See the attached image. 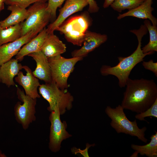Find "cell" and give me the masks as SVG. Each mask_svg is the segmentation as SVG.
Instances as JSON below:
<instances>
[{
  "mask_svg": "<svg viewBox=\"0 0 157 157\" xmlns=\"http://www.w3.org/2000/svg\"><path fill=\"white\" fill-rule=\"evenodd\" d=\"M121 105L139 113L150 107L157 99V86L153 80L128 78Z\"/></svg>",
  "mask_w": 157,
  "mask_h": 157,
  "instance_id": "cell-1",
  "label": "cell"
},
{
  "mask_svg": "<svg viewBox=\"0 0 157 157\" xmlns=\"http://www.w3.org/2000/svg\"><path fill=\"white\" fill-rule=\"evenodd\" d=\"M147 28L142 25L139 29L132 30L130 32L135 34L138 41V47L135 51L131 55L126 57H119L118 63L116 66L111 67L104 65L101 67L100 72L103 76L112 75L117 78L118 85L121 88L124 87L131 70L135 66L143 61L147 56L153 54L154 51H151L143 53L142 50L141 41L143 37L147 32Z\"/></svg>",
  "mask_w": 157,
  "mask_h": 157,
  "instance_id": "cell-2",
  "label": "cell"
},
{
  "mask_svg": "<svg viewBox=\"0 0 157 157\" xmlns=\"http://www.w3.org/2000/svg\"><path fill=\"white\" fill-rule=\"evenodd\" d=\"M124 109L120 105L114 108L107 106L105 112L111 119V126L118 133H122L136 136L139 140L147 143L148 140L145 137V133L147 127L144 126L140 129L136 119L133 121H130L126 117Z\"/></svg>",
  "mask_w": 157,
  "mask_h": 157,
  "instance_id": "cell-3",
  "label": "cell"
},
{
  "mask_svg": "<svg viewBox=\"0 0 157 157\" xmlns=\"http://www.w3.org/2000/svg\"><path fill=\"white\" fill-rule=\"evenodd\" d=\"M38 89L40 94L48 102L47 110L51 112L58 109L60 115L66 110H70L72 107L74 98L67 89L62 90L54 82L41 84Z\"/></svg>",
  "mask_w": 157,
  "mask_h": 157,
  "instance_id": "cell-4",
  "label": "cell"
},
{
  "mask_svg": "<svg viewBox=\"0 0 157 157\" xmlns=\"http://www.w3.org/2000/svg\"><path fill=\"white\" fill-rule=\"evenodd\" d=\"M91 21L85 13L74 16L65 20L56 30L64 35L67 40L74 45L81 46Z\"/></svg>",
  "mask_w": 157,
  "mask_h": 157,
  "instance_id": "cell-5",
  "label": "cell"
},
{
  "mask_svg": "<svg viewBox=\"0 0 157 157\" xmlns=\"http://www.w3.org/2000/svg\"><path fill=\"white\" fill-rule=\"evenodd\" d=\"M83 59L78 57L66 58L61 55L48 58L52 81L61 90L67 89L69 87L68 77L74 71L76 64Z\"/></svg>",
  "mask_w": 157,
  "mask_h": 157,
  "instance_id": "cell-6",
  "label": "cell"
},
{
  "mask_svg": "<svg viewBox=\"0 0 157 157\" xmlns=\"http://www.w3.org/2000/svg\"><path fill=\"white\" fill-rule=\"evenodd\" d=\"M47 2H36L27 10L28 16L20 23L21 36L31 31L39 33L45 27L51 18L47 9Z\"/></svg>",
  "mask_w": 157,
  "mask_h": 157,
  "instance_id": "cell-7",
  "label": "cell"
},
{
  "mask_svg": "<svg viewBox=\"0 0 157 157\" xmlns=\"http://www.w3.org/2000/svg\"><path fill=\"white\" fill-rule=\"evenodd\" d=\"M17 94L18 98L22 103L18 101L15 105V119L25 130L36 119L35 115L37 99H33L26 95L24 91L18 87L17 88Z\"/></svg>",
  "mask_w": 157,
  "mask_h": 157,
  "instance_id": "cell-8",
  "label": "cell"
},
{
  "mask_svg": "<svg viewBox=\"0 0 157 157\" xmlns=\"http://www.w3.org/2000/svg\"><path fill=\"white\" fill-rule=\"evenodd\" d=\"M58 109L51 112L49 120L51 123L49 148L52 152L58 151L62 141L72 136L66 131L67 124L65 121L62 122Z\"/></svg>",
  "mask_w": 157,
  "mask_h": 157,
  "instance_id": "cell-9",
  "label": "cell"
},
{
  "mask_svg": "<svg viewBox=\"0 0 157 157\" xmlns=\"http://www.w3.org/2000/svg\"><path fill=\"white\" fill-rule=\"evenodd\" d=\"M38 33L31 31L14 41L0 46V65L16 56L24 45Z\"/></svg>",
  "mask_w": 157,
  "mask_h": 157,
  "instance_id": "cell-10",
  "label": "cell"
},
{
  "mask_svg": "<svg viewBox=\"0 0 157 157\" xmlns=\"http://www.w3.org/2000/svg\"><path fill=\"white\" fill-rule=\"evenodd\" d=\"M88 5L87 0H66L63 6L59 10L57 18L47 28V33H53L69 16L81 11Z\"/></svg>",
  "mask_w": 157,
  "mask_h": 157,
  "instance_id": "cell-11",
  "label": "cell"
},
{
  "mask_svg": "<svg viewBox=\"0 0 157 157\" xmlns=\"http://www.w3.org/2000/svg\"><path fill=\"white\" fill-rule=\"evenodd\" d=\"M26 75L20 71L15 78L16 82L24 88L25 94L34 99L40 98L38 89L40 85L38 79L33 75L32 70L27 66L23 65Z\"/></svg>",
  "mask_w": 157,
  "mask_h": 157,
  "instance_id": "cell-12",
  "label": "cell"
},
{
  "mask_svg": "<svg viewBox=\"0 0 157 157\" xmlns=\"http://www.w3.org/2000/svg\"><path fill=\"white\" fill-rule=\"evenodd\" d=\"M107 39L108 36L106 34L88 31L85 33L83 46L81 48L72 51V56L83 58L105 42Z\"/></svg>",
  "mask_w": 157,
  "mask_h": 157,
  "instance_id": "cell-13",
  "label": "cell"
},
{
  "mask_svg": "<svg viewBox=\"0 0 157 157\" xmlns=\"http://www.w3.org/2000/svg\"><path fill=\"white\" fill-rule=\"evenodd\" d=\"M36 63V67L32 72L33 75L45 83L52 81L51 70L48 58L41 51L35 52L28 54Z\"/></svg>",
  "mask_w": 157,
  "mask_h": 157,
  "instance_id": "cell-14",
  "label": "cell"
},
{
  "mask_svg": "<svg viewBox=\"0 0 157 157\" xmlns=\"http://www.w3.org/2000/svg\"><path fill=\"white\" fill-rule=\"evenodd\" d=\"M18 61L12 58L0 66L1 82L8 87L15 85L14 79L23 69V65Z\"/></svg>",
  "mask_w": 157,
  "mask_h": 157,
  "instance_id": "cell-15",
  "label": "cell"
},
{
  "mask_svg": "<svg viewBox=\"0 0 157 157\" xmlns=\"http://www.w3.org/2000/svg\"><path fill=\"white\" fill-rule=\"evenodd\" d=\"M66 51L65 44L53 32L47 33L41 51L48 58L61 55Z\"/></svg>",
  "mask_w": 157,
  "mask_h": 157,
  "instance_id": "cell-16",
  "label": "cell"
},
{
  "mask_svg": "<svg viewBox=\"0 0 157 157\" xmlns=\"http://www.w3.org/2000/svg\"><path fill=\"white\" fill-rule=\"evenodd\" d=\"M153 0H145L136 8L122 14H119L117 17L120 19L127 16H132L139 18L150 20L152 25L157 26V19L152 14L154 9L151 7Z\"/></svg>",
  "mask_w": 157,
  "mask_h": 157,
  "instance_id": "cell-17",
  "label": "cell"
},
{
  "mask_svg": "<svg viewBox=\"0 0 157 157\" xmlns=\"http://www.w3.org/2000/svg\"><path fill=\"white\" fill-rule=\"evenodd\" d=\"M47 34V28L45 27L22 47L15 56V58L21 61L28 54L41 51Z\"/></svg>",
  "mask_w": 157,
  "mask_h": 157,
  "instance_id": "cell-18",
  "label": "cell"
},
{
  "mask_svg": "<svg viewBox=\"0 0 157 157\" xmlns=\"http://www.w3.org/2000/svg\"><path fill=\"white\" fill-rule=\"evenodd\" d=\"M7 9L11 13L7 18L0 21V26L3 29L21 23L28 16V13L26 8H21L16 5H8Z\"/></svg>",
  "mask_w": 157,
  "mask_h": 157,
  "instance_id": "cell-19",
  "label": "cell"
},
{
  "mask_svg": "<svg viewBox=\"0 0 157 157\" xmlns=\"http://www.w3.org/2000/svg\"><path fill=\"white\" fill-rule=\"evenodd\" d=\"M150 137V142L144 145H139L132 144L131 148L135 152L131 157H137L139 153L141 155H145L148 157H157V132Z\"/></svg>",
  "mask_w": 157,
  "mask_h": 157,
  "instance_id": "cell-20",
  "label": "cell"
},
{
  "mask_svg": "<svg viewBox=\"0 0 157 157\" xmlns=\"http://www.w3.org/2000/svg\"><path fill=\"white\" fill-rule=\"evenodd\" d=\"M21 36L20 23L5 29L0 26V46L14 41Z\"/></svg>",
  "mask_w": 157,
  "mask_h": 157,
  "instance_id": "cell-21",
  "label": "cell"
},
{
  "mask_svg": "<svg viewBox=\"0 0 157 157\" xmlns=\"http://www.w3.org/2000/svg\"><path fill=\"white\" fill-rule=\"evenodd\" d=\"M144 25L149 32V43L142 49L144 53L150 51H157V26L151 25L149 21L145 20Z\"/></svg>",
  "mask_w": 157,
  "mask_h": 157,
  "instance_id": "cell-22",
  "label": "cell"
},
{
  "mask_svg": "<svg viewBox=\"0 0 157 157\" xmlns=\"http://www.w3.org/2000/svg\"><path fill=\"white\" fill-rule=\"evenodd\" d=\"M145 0H115L110 5L114 10L121 12L127 9L130 10L138 7Z\"/></svg>",
  "mask_w": 157,
  "mask_h": 157,
  "instance_id": "cell-23",
  "label": "cell"
},
{
  "mask_svg": "<svg viewBox=\"0 0 157 157\" xmlns=\"http://www.w3.org/2000/svg\"><path fill=\"white\" fill-rule=\"evenodd\" d=\"M149 117L157 118V99L149 108L135 116V119L140 121H146L144 118Z\"/></svg>",
  "mask_w": 157,
  "mask_h": 157,
  "instance_id": "cell-24",
  "label": "cell"
},
{
  "mask_svg": "<svg viewBox=\"0 0 157 157\" xmlns=\"http://www.w3.org/2000/svg\"><path fill=\"white\" fill-rule=\"evenodd\" d=\"M48 0H6L5 3L7 5H16L26 8L32 4L38 2H47Z\"/></svg>",
  "mask_w": 157,
  "mask_h": 157,
  "instance_id": "cell-25",
  "label": "cell"
},
{
  "mask_svg": "<svg viewBox=\"0 0 157 157\" xmlns=\"http://www.w3.org/2000/svg\"><path fill=\"white\" fill-rule=\"evenodd\" d=\"M65 0H48L47 9L50 13L51 18L56 16L57 8L60 7Z\"/></svg>",
  "mask_w": 157,
  "mask_h": 157,
  "instance_id": "cell-26",
  "label": "cell"
},
{
  "mask_svg": "<svg viewBox=\"0 0 157 157\" xmlns=\"http://www.w3.org/2000/svg\"><path fill=\"white\" fill-rule=\"evenodd\" d=\"M142 65L144 68L152 72L157 76V63L154 62L152 60L148 61H143Z\"/></svg>",
  "mask_w": 157,
  "mask_h": 157,
  "instance_id": "cell-27",
  "label": "cell"
},
{
  "mask_svg": "<svg viewBox=\"0 0 157 157\" xmlns=\"http://www.w3.org/2000/svg\"><path fill=\"white\" fill-rule=\"evenodd\" d=\"M95 144H88L86 145V149L84 150H81L80 149H78L76 148H73L72 149V152L75 154L78 153H80L84 157H89L88 153V149L91 146H94Z\"/></svg>",
  "mask_w": 157,
  "mask_h": 157,
  "instance_id": "cell-28",
  "label": "cell"
},
{
  "mask_svg": "<svg viewBox=\"0 0 157 157\" xmlns=\"http://www.w3.org/2000/svg\"><path fill=\"white\" fill-rule=\"evenodd\" d=\"M89 5L88 11L91 13L97 12L99 8L94 0H87Z\"/></svg>",
  "mask_w": 157,
  "mask_h": 157,
  "instance_id": "cell-29",
  "label": "cell"
},
{
  "mask_svg": "<svg viewBox=\"0 0 157 157\" xmlns=\"http://www.w3.org/2000/svg\"><path fill=\"white\" fill-rule=\"evenodd\" d=\"M115 0H104L103 6L104 8H108L112 3Z\"/></svg>",
  "mask_w": 157,
  "mask_h": 157,
  "instance_id": "cell-30",
  "label": "cell"
},
{
  "mask_svg": "<svg viewBox=\"0 0 157 157\" xmlns=\"http://www.w3.org/2000/svg\"><path fill=\"white\" fill-rule=\"evenodd\" d=\"M4 3L0 4V12L4 9Z\"/></svg>",
  "mask_w": 157,
  "mask_h": 157,
  "instance_id": "cell-31",
  "label": "cell"
},
{
  "mask_svg": "<svg viewBox=\"0 0 157 157\" xmlns=\"http://www.w3.org/2000/svg\"><path fill=\"white\" fill-rule=\"evenodd\" d=\"M6 155L0 150V157H6Z\"/></svg>",
  "mask_w": 157,
  "mask_h": 157,
  "instance_id": "cell-32",
  "label": "cell"
},
{
  "mask_svg": "<svg viewBox=\"0 0 157 157\" xmlns=\"http://www.w3.org/2000/svg\"><path fill=\"white\" fill-rule=\"evenodd\" d=\"M6 0H0V4L4 3Z\"/></svg>",
  "mask_w": 157,
  "mask_h": 157,
  "instance_id": "cell-33",
  "label": "cell"
},
{
  "mask_svg": "<svg viewBox=\"0 0 157 157\" xmlns=\"http://www.w3.org/2000/svg\"><path fill=\"white\" fill-rule=\"evenodd\" d=\"M0 82H1V80H0Z\"/></svg>",
  "mask_w": 157,
  "mask_h": 157,
  "instance_id": "cell-34",
  "label": "cell"
}]
</instances>
